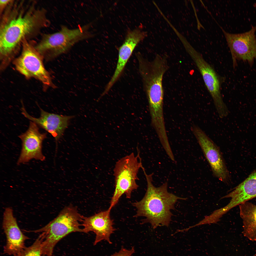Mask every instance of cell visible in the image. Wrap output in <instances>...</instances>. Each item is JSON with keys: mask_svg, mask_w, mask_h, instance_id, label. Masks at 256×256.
<instances>
[{"mask_svg": "<svg viewBox=\"0 0 256 256\" xmlns=\"http://www.w3.org/2000/svg\"><path fill=\"white\" fill-rule=\"evenodd\" d=\"M111 210L108 208L89 217H83L82 226L83 233L92 232L95 234L94 245L103 240L112 243L110 238L115 229L113 226V221L110 218Z\"/></svg>", "mask_w": 256, "mask_h": 256, "instance_id": "cell-14", "label": "cell"}, {"mask_svg": "<svg viewBox=\"0 0 256 256\" xmlns=\"http://www.w3.org/2000/svg\"><path fill=\"white\" fill-rule=\"evenodd\" d=\"M22 105L21 110L23 115L45 130L55 138L56 143V154L58 148L57 142L62 136L70 120L74 116L49 113L39 107L40 116L38 118H35L30 115L26 111L23 104H22Z\"/></svg>", "mask_w": 256, "mask_h": 256, "instance_id": "cell-13", "label": "cell"}, {"mask_svg": "<svg viewBox=\"0 0 256 256\" xmlns=\"http://www.w3.org/2000/svg\"><path fill=\"white\" fill-rule=\"evenodd\" d=\"M83 217L76 207L69 205L64 207L46 225L31 232L42 233L44 237L43 248L47 251L52 252L58 242L69 234L76 232L83 233L82 228H80Z\"/></svg>", "mask_w": 256, "mask_h": 256, "instance_id": "cell-3", "label": "cell"}, {"mask_svg": "<svg viewBox=\"0 0 256 256\" xmlns=\"http://www.w3.org/2000/svg\"><path fill=\"white\" fill-rule=\"evenodd\" d=\"M135 156L132 152L117 161L114 169L115 188L109 208L111 210L118 202L121 197L125 194L130 198L132 192L137 189L139 186L136 182L138 180L137 174L143 166L139 153Z\"/></svg>", "mask_w": 256, "mask_h": 256, "instance_id": "cell-5", "label": "cell"}, {"mask_svg": "<svg viewBox=\"0 0 256 256\" xmlns=\"http://www.w3.org/2000/svg\"><path fill=\"white\" fill-rule=\"evenodd\" d=\"M13 1L11 0H0V16L4 9Z\"/></svg>", "mask_w": 256, "mask_h": 256, "instance_id": "cell-20", "label": "cell"}, {"mask_svg": "<svg viewBox=\"0 0 256 256\" xmlns=\"http://www.w3.org/2000/svg\"><path fill=\"white\" fill-rule=\"evenodd\" d=\"M231 54L233 67L237 65L236 60L248 62L251 66L256 60V26L249 31L242 33H230L222 28Z\"/></svg>", "mask_w": 256, "mask_h": 256, "instance_id": "cell-10", "label": "cell"}, {"mask_svg": "<svg viewBox=\"0 0 256 256\" xmlns=\"http://www.w3.org/2000/svg\"><path fill=\"white\" fill-rule=\"evenodd\" d=\"M22 44L21 54L13 62L17 70L27 78H33L45 85L55 87L49 73L45 68L42 56L26 39Z\"/></svg>", "mask_w": 256, "mask_h": 256, "instance_id": "cell-7", "label": "cell"}, {"mask_svg": "<svg viewBox=\"0 0 256 256\" xmlns=\"http://www.w3.org/2000/svg\"><path fill=\"white\" fill-rule=\"evenodd\" d=\"M47 134L41 133L38 125L30 121L27 131L18 137L22 141V148L17 164L19 165L32 159L43 161L45 157L42 152V143Z\"/></svg>", "mask_w": 256, "mask_h": 256, "instance_id": "cell-11", "label": "cell"}, {"mask_svg": "<svg viewBox=\"0 0 256 256\" xmlns=\"http://www.w3.org/2000/svg\"><path fill=\"white\" fill-rule=\"evenodd\" d=\"M142 169L146 179L147 189L141 201L132 203L137 210L135 217H145L142 223H150L154 229L160 226L168 227L172 215L171 210L174 209L178 200L185 199L169 192L167 182L159 187H155L152 183L153 173L148 175L144 168Z\"/></svg>", "mask_w": 256, "mask_h": 256, "instance_id": "cell-2", "label": "cell"}, {"mask_svg": "<svg viewBox=\"0 0 256 256\" xmlns=\"http://www.w3.org/2000/svg\"><path fill=\"white\" fill-rule=\"evenodd\" d=\"M44 239L43 235L41 233L31 245L26 247L17 256H44L41 251V244Z\"/></svg>", "mask_w": 256, "mask_h": 256, "instance_id": "cell-18", "label": "cell"}, {"mask_svg": "<svg viewBox=\"0 0 256 256\" xmlns=\"http://www.w3.org/2000/svg\"><path fill=\"white\" fill-rule=\"evenodd\" d=\"M89 24L70 29L62 25L59 31L44 35L35 46L43 59L49 60L66 52L75 44L92 36Z\"/></svg>", "mask_w": 256, "mask_h": 256, "instance_id": "cell-4", "label": "cell"}, {"mask_svg": "<svg viewBox=\"0 0 256 256\" xmlns=\"http://www.w3.org/2000/svg\"><path fill=\"white\" fill-rule=\"evenodd\" d=\"M233 207L256 197V171L251 174L229 194Z\"/></svg>", "mask_w": 256, "mask_h": 256, "instance_id": "cell-16", "label": "cell"}, {"mask_svg": "<svg viewBox=\"0 0 256 256\" xmlns=\"http://www.w3.org/2000/svg\"><path fill=\"white\" fill-rule=\"evenodd\" d=\"M2 226L6 238L4 253L17 256L25 247V242L29 238L24 235L20 230L11 207H7L5 210Z\"/></svg>", "mask_w": 256, "mask_h": 256, "instance_id": "cell-12", "label": "cell"}, {"mask_svg": "<svg viewBox=\"0 0 256 256\" xmlns=\"http://www.w3.org/2000/svg\"><path fill=\"white\" fill-rule=\"evenodd\" d=\"M146 35V32L138 29L128 34L125 41L119 48L116 67L110 81L111 84H114L119 78L135 47Z\"/></svg>", "mask_w": 256, "mask_h": 256, "instance_id": "cell-15", "label": "cell"}, {"mask_svg": "<svg viewBox=\"0 0 256 256\" xmlns=\"http://www.w3.org/2000/svg\"><path fill=\"white\" fill-rule=\"evenodd\" d=\"M139 72L148 103L163 102V75L168 69L167 57L157 55L150 61L140 54L137 55Z\"/></svg>", "mask_w": 256, "mask_h": 256, "instance_id": "cell-6", "label": "cell"}, {"mask_svg": "<svg viewBox=\"0 0 256 256\" xmlns=\"http://www.w3.org/2000/svg\"><path fill=\"white\" fill-rule=\"evenodd\" d=\"M134 247L130 250L127 249L122 246L120 250L118 252H116L110 256H132L135 252Z\"/></svg>", "mask_w": 256, "mask_h": 256, "instance_id": "cell-19", "label": "cell"}, {"mask_svg": "<svg viewBox=\"0 0 256 256\" xmlns=\"http://www.w3.org/2000/svg\"><path fill=\"white\" fill-rule=\"evenodd\" d=\"M254 5V6L256 7V4H255Z\"/></svg>", "mask_w": 256, "mask_h": 256, "instance_id": "cell-21", "label": "cell"}, {"mask_svg": "<svg viewBox=\"0 0 256 256\" xmlns=\"http://www.w3.org/2000/svg\"><path fill=\"white\" fill-rule=\"evenodd\" d=\"M11 3L3 16L0 30V67L5 69L14 59L26 38L50 24L44 10L23 8Z\"/></svg>", "mask_w": 256, "mask_h": 256, "instance_id": "cell-1", "label": "cell"}, {"mask_svg": "<svg viewBox=\"0 0 256 256\" xmlns=\"http://www.w3.org/2000/svg\"><path fill=\"white\" fill-rule=\"evenodd\" d=\"M242 222L243 235L250 240L256 241V205L247 201L239 205Z\"/></svg>", "mask_w": 256, "mask_h": 256, "instance_id": "cell-17", "label": "cell"}, {"mask_svg": "<svg viewBox=\"0 0 256 256\" xmlns=\"http://www.w3.org/2000/svg\"><path fill=\"white\" fill-rule=\"evenodd\" d=\"M185 47L202 76L205 85L213 99L219 116H224L229 111L224 102L220 90L219 78L212 67L207 62L201 54L189 44Z\"/></svg>", "mask_w": 256, "mask_h": 256, "instance_id": "cell-8", "label": "cell"}, {"mask_svg": "<svg viewBox=\"0 0 256 256\" xmlns=\"http://www.w3.org/2000/svg\"><path fill=\"white\" fill-rule=\"evenodd\" d=\"M191 131L197 139L209 163L214 176L225 183L230 176L219 148L198 126H192Z\"/></svg>", "mask_w": 256, "mask_h": 256, "instance_id": "cell-9", "label": "cell"}]
</instances>
